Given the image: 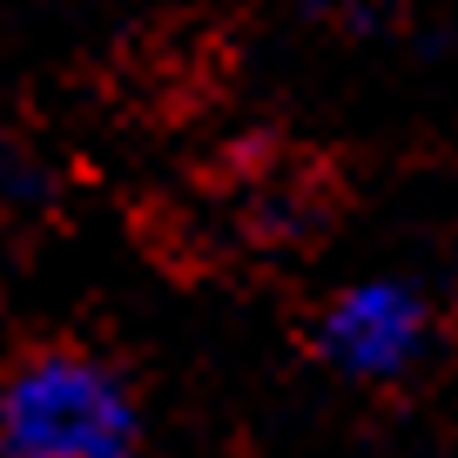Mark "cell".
Returning a JSON list of instances; mask_svg holds the SVG:
<instances>
[{"mask_svg": "<svg viewBox=\"0 0 458 458\" xmlns=\"http://www.w3.org/2000/svg\"><path fill=\"white\" fill-rule=\"evenodd\" d=\"M135 438H142L135 391L88 351H34L0 377L7 458H129Z\"/></svg>", "mask_w": 458, "mask_h": 458, "instance_id": "6da1fadb", "label": "cell"}, {"mask_svg": "<svg viewBox=\"0 0 458 458\" xmlns=\"http://www.w3.org/2000/svg\"><path fill=\"white\" fill-rule=\"evenodd\" d=\"M431 351V303L404 276H364L317 317V358L351 385H398Z\"/></svg>", "mask_w": 458, "mask_h": 458, "instance_id": "7a4b0ae2", "label": "cell"}, {"mask_svg": "<svg viewBox=\"0 0 458 458\" xmlns=\"http://www.w3.org/2000/svg\"><path fill=\"white\" fill-rule=\"evenodd\" d=\"M398 7H404V0H310V14L330 21V28H344V34H377V28H391V21H398Z\"/></svg>", "mask_w": 458, "mask_h": 458, "instance_id": "3957f363", "label": "cell"}, {"mask_svg": "<svg viewBox=\"0 0 458 458\" xmlns=\"http://www.w3.org/2000/svg\"><path fill=\"white\" fill-rule=\"evenodd\" d=\"M7 182H14V148H7V135H0V196H7Z\"/></svg>", "mask_w": 458, "mask_h": 458, "instance_id": "277c9868", "label": "cell"}]
</instances>
